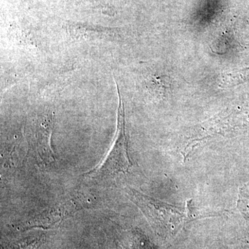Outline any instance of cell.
<instances>
[{"instance_id":"6da1fadb","label":"cell","mask_w":249,"mask_h":249,"mask_svg":"<svg viewBox=\"0 0 249 249\" xmlns=\"http://www.w3.org/2000/svg\"><path fill=\"white\" fill-rule=\"evenodd\" d=\"M127 193L131 200L145 214L152 227L163 235L174 233L186 222L200 216L198 215L199 211H195L189 204L186 209H181L145 196L133 188H127Z\"/></svg>"},{"instance_id":"7a4b0ae2","label":"cell","mask_w":249,"mask_h":249,"mask_svg":"<svg viewBox=\"0 0 249 249\" xmlns=\"http://www.w3.org/2000/svg\"><path fill=\"white\" fill-rule=\"evenodd\" d=\"M119 98L117 129L115 139L102 161L96 168L85 175V178L90 180L103 181L114 179L121 175L129 173L133 165L129 155L124 106L119 91Z\"/></svg>"},{"instance_id":"3957f363","label":"cell","mask_w":249,"mask_h":249,"mask_svg":"<svg viewBox=\"0 0 249 249\" xmlns=\"http://www.w3.org/2000/svg\"><path fill=\"white\" fill-rule=\"evenodd\" d=\"M88 199L83 196H74L62 204L52 208L48 211L42 213L31 219L26 224L24 229L32 228L50 229L58 227L64 220L74 214L77 211L85 209L89 205Z\"/></svg>"},{"instance_id":"277c9868","label":"cell","mask_w":249,"mask_h":249,"mask_svg":"<svg viewBox=\"0 0 249 249\" xmlns=\"http://www.w3.org/2000/svg\"><path fill=\"white\" fill-rule=\"evenodd\" d=\"M238 208L249 217V183L242 187L239 194Z\"/></svg>"}]
</instances>
